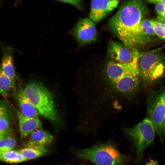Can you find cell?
I'll list each match as a JSON object with an SVG mask.
<instances>
[{"instance_id":"6da1fadb","label":"cell","mask_w":165,"mask_h":165,"mask_svg":"<svg viewBox=\"0 0 165 165\" xmlns=\"http://www.w3.org/2000/svg\"><path fill=\"white\" fill-rule=\"evenodd\" d=\"M148 11L142 0H127L109 21L113 33L131 50L140 51L152 42L151 37L145 34L141 25Z\"/></svg>"},{"instance_id":"7a4b0ae2","label":"cell","mask_w":165,"mask_h":165,"mask_svg":"<svg viewBox=\"0 0 165 165\" xmlns=\"http://www.w3.org/2000/svg\"><path fill=\"white\" fill-rule=\"evenodd\" d=\"M76 156L88 160L94 165H128L131 157L121 153L113 145L109 143L98 144L77 150Z\"/></svg>"},{"instance_id":"3957f363","label":"cell","mask_w":165,"mask_h":165,"mask_svg":"<svg viewBox=\"0 0 165 165\" xmlns=\"http://www.w3.org/2000/svg\"><path fill=\"white\" fill-rule=\"evenodd\" d=\"M23 89L25 95L39 114L52 121H59L53 95L43 84L31 80Z\"/></svg>"},{"instance_id":"277c9868","label":"cell","mask_w":165,"mask_h":165,"mask_svg":"<svg viewBox=\"0 0 165 165\" xmlns=\"http://www.w3.org/2000/svg\"><path fill=\"white\" fill-rule=\"evenodd\" d=\"M140 78L151 84L165 74V55L156 51L144 52L138 59Z\"/></svg>"},{"instance_id":"5b68a950","label":"cell","mask_w":165,"mask_h":165,"mask_svg":"<svg viewBox=\"0 0 165 165\" xmlns=\"http://www.w3.org/2000/svg\"><path fill=\"white\" fill-rule=\"evenodd\" d=\"M124 131L133 141L138 160L142 157L144 151L154 140L156 132L154 126L148 117Z\"/></svg>"},{"instance_id":"8992f818","label":"cell","mask_w":165,"mask_h":165,"mask_svg":"<svg viewBox=\"0 0 165 165\" xmlns=\"http://www.w3.org/2000/svg\"><path fill=\"white\" fill-rule=\"evenodd\" d=\"M148 117L152 122L160 141L164 140L163 124L165 115V87L150 92L147 99Z\"/></svg>"},{"instance_id":"52a82bcc","label":"cell","mask_w":165,"mask_h":165,"mask_svg":"<svg viewBox=\"0 0 165 165\" xmlns=\"http://www.w3.org/2000/svg\"><path fill=\"white\" fill-rule=\"evenodd\" d=\"M138 58L128 63L114 61L109 62L105 68L104 79L112 83H120L123 77L138 70L137 63Z\"/></svg>"},{"instance_id":"ba28073f","label":"cell","mask_w":165,"mask_h":165,"mask_svg":"<svg viewBox=\"0 0 165 165\" xmlns=\"http://www.w3.org/2000/svg\"><path fill=\"white\" fill-rule=\"evenodd\" d=\"M71 33L81 45L93 42L97 36L94 23L88 18H82L78 20Z\"/></svg>"},{"instance_id":"9c48e42d","label":"cell","mask_w":165,"mask_h":165,"mask_svg":"<svg viewBox=\"0 0 165 165\" xmlns=\"http://www.w3.org/2000/svg\"><path fill=\"white\" fill-rule=\"evenodd\" d=\"M108 52L110 57L116 61L128 63L139 57L144 52L131 50L122 42H112L108 46Z\"/></svg>"},{"instance_id":"30bf717a","label":"cell","mask_w":165,"mask_h":165,"mask_svg":"<svg viewBox=\"0 0 165 165\" xmlns=\"http://www.w3.org/2000/svg\"><path fill=\"white\" fill-rule=\"evenodd\" d=\"M115 0H91L89 17L94 23L103 19L118 6Z\"/></svg>"},{"instance_id":"8fae6325","label":"cell","mask_w":165,"mask_h":165,"mask_svg":"<svg viewBox=\"0 0 165 165\" xmlns=\"http://www.w3.org/2000/svg\"><path fill=\"white\" fill-rule=\"evenodd\" d=\"M18 121L21 139L28 137L35 130L40 128L42 123L38 117H28L23 116L19 110L15 109Z\"/></svg>"},{"instance_id":"7c38bea8","label":"cell","mask_w":165,"mask_h":165,"mask_svg":"<svg viewBox=\"0 0 165 165\" xmlns=\"http://www.w3.org/2000/svg\"><path fill=\"white\" fill-rule=\"evenodd\" d=\"M17 98L20 111L24 116L28 117H38L39 113L25 95L22 87L19 86Z\"/></svg>"},{"instance_id":"4fadbf2b","label":"cell","mask_w":165,"mask_h":165,"mask_svg":"<svg viewBox=\"0 0 165 165\" xmlns=\"http://www.w3.org/2000/svg\"><path fill=\"white\" fill-rule=\"evenodd\" d=\"M11 50L9 49L4 50L0 69L12 82L15 85L16 75L13 63Z\"/></svg>"},{"instance_id":"5bb4252c","label":"cell","mask_w":165,"mask_h":165,"mask_svg":"<svg viewBox=\"0 0 165 165\" xmlns=\"http://www.w3.org/2000/svg\"><path fill=\"white\" fill-rule=\"evenodd\" d=\"M53 139V136L50 133L39 128L33 132L28 136L26 143L46 146L50 144Z\"/></svg>"},{"instance_id":"9a60e30c","label":"cell","mask_w":165,"mask_h":165,"mask_svg":"<svg viewBox=\"0 0 165 165\" xmlns=\"http://www.w3.org/2000/svg\"><path fill=\"white\" fill-rule=\"evenodd\" d=\"M25 147L18 151L27 160L45 155L48 152L46 146H37L26 143Z\"/></svg>"},{"instance_id":"2e32d148","label":"cell","mask_w":165,"mask_h":165,"mask_svg":"<svg viewBox=\"0 0 165 165\" xmlns=\"http://www.w3.org/2000/svg\"><path fill=\"white\" fill-rule=\"evenodd\" d=\"M0 160L8 163H16L27 160L18 151L12 150L0 152Z\"/></svg>"},{"instance_id":"e0dca14e","label":"cell","mask_w":165,"mask_h":165,"mask_svg":"<svg viewBox=\"0 0 165 165\" xmlns=\"http://www.w3.org/2000/svg\"><path fill=\"white\" fill-rule=\"evenodd\" d=\"M15 86L12 81L0 69V94L6 97L11 89L15 90Z\"/></svg>"},{"instance_id":"ac0fdd59","label":"cell","mask_w":165,"mask_h":165,"mask_svg":"<svg viewBox=\"0 0 165 165\" xmlns=\"http://www.w3.org/2000/svg\"><path fill=\"white\" fill-rule=\"evenodd\" d=\"M16 141L12 132L4 137L0 140V152L14 150Z\"/></svg>"},{"instance_id":"d6986e66","label":"cell","mask_w":165,"mask_h":165,"mask_svg":"<svg viewBox=\"0 0 165 165\" xmlns=\"http://www.w3.org/2000/svg\"><path fill=\"white\" fill-rule=\"evenodd\" d=\"M156 35L162 39H165V23L157 19L150 20Z\"/></svg>"},{"instance_id":"ffe728a7","label":"cell","mask_w":165,"mask_h":165,"mask_svg":"<svg viewBox=\"0 0 165 165\" xmlns=\"http://www.w3.org/2000/svg\"><path fill=\"white\" fill-rule=\"evenodd\" d=\"M141 28L145 35L152 37L156 35L150 20L143 19L141 23Z\"/></svg>"},{"instance_id":"44dd1931","label":"cell","mask_w":165,"mask_h":165,"mask_svg":"<svg viewBox=\"0 0 165 165\" xmlns=\"http://www.w3.org/2000/svg\"><path fill=\"white\" fill-rule=\"evenodd\" d=\"M9 117L0 119V133H6L12 132L11 129Z\"/></svg>"},{"instance_id":"7402d4cb","label":"cell","mask_w":165,"mask_h":165,"mask_svg":"<svg viewBox=\"0 0 165 165\" xmlns=\"http://www.w3.org/2000/svg\"><path fill=\"white\" fill-rule=\"evenodd\" d=\"M6 117H9L7 107L3 101L0 100V119Z\"/></svg>"},{"instance_id":"603a6c76","label":"cell","mask_w":165,"mask_h":165,"mask_svg":"<svg viewBox=\"0 0 165 165\" xmlns=\"http://www.w3.org/2000/svg\"><path fill=\"white\" fill-rule=\"evenodd\" d=\"M60 1L70 4L79 9H82V0H58Z\"/></svg>"},{"instance_id":"cb8c5ba5","label":"cell","mask_w":165,"mask_h":165,"mask_svg":"<svg viewBox=\"0 0 165 165\" xmlns=\"http://www.w3.org/2000/svg\"><path fill=\"white\" fill-rule=\"evenodd\" d=\"M156 4L155 9L157 15H161L165 13V5L160 2Z\"/></svg>"},{"instance_id":"d4e9b609","label":"cell","mask_w":165,"mask_h":165,"mask_svg":"<svg viewBox=\"0 0 165 165\" xmlns=\"http://www.w3.org/2000/svg\"><path fill=\"white\" fill-rule=\"evenodd\" d=\"M157 19L165 23V13L161 15H157Z\"/></svg>"},{"instance_id":"484cf974","label":"cell","mask_w":165,"mask_h":165,"mask_svg":"<svg viewBox=\"0 0 165 165\" xmlns=\"http://www.w3.org/2000/svg\"><path fill=\"white\" fill-rule=\"evenodd\" d=\"M145 165H158L157 160H151L148 162Z\"/></svg>"},{"instance_id":"4316f807","label":"cell","mask_w":165,"mask_h":165,"mask_svg":"<svg viewBox=\"0 0 165 165\" xmlns=\"http://www.w3.org/2000/svg\"><path fill=\"white\" fill-rule=\"evenodd\" d=\"M163 133L164 140L165 139V115L163 124Z\"/></svg>"},{"instance_id":"83f0119b","label":"cell","mask_w":165,"mask_h":165,"mask_svg":"<svg viewBox=\"0 0 165 165\" xmlns=\"http://www.w3.org/2000/svg\"><path fill=\"white\" fill-rule=\"evenodd\" d=\"M12 132H8V133H0V140L4 137L7 134Z\"/></svg>"},{"instance_id":"f1b7e54d","label":"cell","mask_w":165,"mask_h":165,"mask_svg":"<svg viewBox=\"0 0 165 165\" xmlns=\"http://www.w3.org/2000/svg\"><path fill=\"white\" fill-rule=\"evenodd\" d=\"M148 2L154 3H157L158 1L159 0H147Z\"/></svg>"},{"instance_id":"f546056e","label":"cell","mask_w":165,"mask_h":165,"mask_svg":"<svg viewBox=\"0 0 165 165\" xmlns=\"http://www.w3.org/2000/svg\"><path fill=\"white\" fill-rule=\"evenodd\" d=\"M116 0V1H118V0Z\"/></svg>"}]
</instances>
